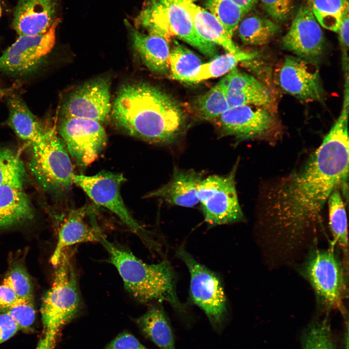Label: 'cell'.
Listing matches in <instances>:
<instances>
[{"instance_id": "cell-1", "label": "cell", "mask_w": 349, "mask_h": 349, "mask_svg": "<svg viewBox=\"0 0 349 349\" xmlns=\"http://www.w3.org/2000/svg\"><path fill=\"white\" fill-rule=\"evenodd\" d=\"M349 112L341 111L321 144L298 171L280 179L264 194L262 218L291 246L321 222L332 192L345 189L349 171Z\"/></svg>"}, {"instance_id": "cell-2", "label": "cell", "mask_w": 349, "mask_h": 349, "mask_svg": "<svg viewBox=\"0 0 349 349\" xmlns=\"http://www.w3.org/2000/svg\"><path fill=\"white\" fill-rule=\"evenodd\" d=\"M115 124L131 136L152 143L174 144L185 127L183 111L169 95L146 83L121 87L113 103Z\"/></svg>"}, {"instance_id": "cell-3", "label": "cell", "mask_w": 349, "mask_h": 349, "mask_svg": "<svg viewBox=\"0 0 349 349\" xmlns=\"http://www.w3.org/2000/svg\"><path fill=\"white\" fill-rule=\"evenodd\" d=\"M100 242L109 254V262L116 268L125 288L134 298L143 303L166 301L181 315L185 313L176 293L174 272L168 261L148 264L104 236Z\"/></svg>"}, {"instance_id": "cell-4", "label": "cell", "mask_w": 349, "mask_h": 349, "mask_svg": "<svg viewBox=\"0 0 349 349\" xmlns=\"http://www.w3.org/2000/svg\"><path fill=\"white\" fill-rule=\"evenodd\" d=\"M135 26L168 38L175 36L204 55L214 58L216 45L202 38L196 32L190 16L180 0H148L146 6L135 19Z\"/></svg>"}, {"instance_id": "cell-5", "label": "cell", "mask_w": 349, "mask_h": 349, "mask_svg": "<svg viewBox=\"0 0 349 349\" xmlns=\"http://www.w3.org/2000/svg\"><path fill=\"white\" fill-rule=\"evenodd\" d=\"M301 271L323 308L343 311V301L348 293V270L335 252V246L331 244L327 249H312Z\"/></svg>"}, {"instance_id": "cell-6", "label": "cell", "mask_w": 349, "mask_h": 349, "mask_svg": "<svg viewBox=\"0 0 349 349\" xmlns=\"http://www.w3.org/2000/svg\"><path fill=\"white\" fill-rule=\"evenodd\" d=\"M70 255L62 254L52 285L43 297L41 313L45 333L53 337L78 313L81 300Z\"/></svg>"}, {"instance_id": "cell-7", "label": "cell", "mask_w": 349, "mask_h": 349, "mask_svg": "<svg viewBox=\"0 0 349 349\" xmlns=\"http://www.w3.org/2000/svg\"><path fill=\"white\" fill-rule=\"evenodd\" d=\"M29 168L38 185L47 191L65 190L74 183L69 154L54 128L42 140L30 143Z\"/></svg>"}, {"instance_id": "cell-8", "label": "cell", "mask_w": 349, "mask_h": 349, "mask_svg": "<svg viewBox=\"0 0 349 349\" xmlns=\"http://www.w3.org/2000/svg\"><path fill=\"white\" fill-rule=\"evenodd\" d=\"M238 162L225 175H211L203 178L197 196L205 221L212 226L244 221L238 200L235 175Z\"/></svg>"}, {"instance_id": "cell-9", "label": "cell", "mask_w": 349, "mask_h": 349, "mask_svg": "<svg viewBox=\"0 0 349 349\" xmlns=\"http://www.w3.org/2000/svg\"><path fill=\"white\" fill-rule=\"evenodd\" d=\"M177 253L190 273L191 300L204 312L213 328L220 332L226 316L227 305L220 279L183 248H179Z\"/></svg>"}, {"instance_id": "cell-10", "label": "cell", "mask_w": 349, "mask_h": 349, "mask_svg": "<svg viewBox=\"0 0 349 349\" xmlns=\"http://www.w3.org/2000/svg\"><path fill=\"white\" fill-rule=\"evenodd\" d=\"M58 131L69 155L81 168L93 162L107 143V134L101 123L92 119L63 118Z\"/></svg>"}, {"instance_id": "cell-11", "label": "cell", "mask_w": 349, "mask_h": 349, "mask_svg": "<svg viewBox=\"0 0 349 349\" xmlns=\"http://www.w3.org/2000/svg\"><path fill=\"white\" fill-rule=\"evenodd\" d=\"M123 174L102 171L95 175L74 174L73 182L81 188L97 205L114 213L135 233H143V229L132 217L120 193L121 185L125 181Z\"/></svg>"}, {"instance_id": "cell-12", "label": "cell", "mask_w": 349, "mask_h": 349, "mask_svg": "<svg viewBox=\"0 0 349 349\" xmlns=\"http://www.w3.org/2000/svg\"><path fill=\"white\" fill-rule=\"evenodd\" d=\"M57 19L45 33L19 35L0 56V70L14 75H23L35 70L43 62L54 44Z\"/></svg>"}, {"instance_id": "cell-13", "label": "cell", "mask_w": 349, "mask_h": 349, "mask_svg": "<svg viewBox=\"0 0 349 349\" xmlns=\"http://www.w3.org/2000/svg\"><path fill=\"white\" fill-rule=\"evenodd\" d=\"M111 110L110 82L105 77L87 81L74 90L63 104V118L76 117L106 121Z\"/></svg>"}, {"instance_id": "cell-14", "label": "cell", "mask_w": 349, "mask_h": 349, "mask_svg": "<svg viewBox=\"0 0 349 349\" xmlns=\"http://www.w3.org/2000/svg\"><path fill=\"white\" fill-rule=\"evenodd\" d=\"M217 119L222 134L239 141L270 137L275 126L273 116L265 107L252 105L229 108Z\"/></svg>"}, {"instance_id": "cell-15", "label": "cell", "mask_w": 349, "mask_h": 349, "mask_svg": "<svg viewBox=\"0 0 349 349\" xmlns=\"http://www.w3.org/2000/svg\"><path fill=\"white\" fill-rule=\"evenodd\" d=\"M278 79L285 92L300 101H321L323 98L324 90L316 63L288 56L280 69Z\"/></svg>"}, {"instance_id": "cell-16", "label": "cell", "mask_w": 349, "mask_h": 349, "mask_svg": "<svg viewBox=\"0 0 349 349\" xmlns=\"http://www.w3.org/2000/svg\"><path fill=\"white\" fill-rule=\"evenodd\" d=\"M282 44L297 57L314 63L322 55L324 35L309 6H303L299 9L289 30L283 37Z\"/></svg>"}, {"instance_id": "cell-17", "label": "cell", "mask_w": 349, "mask_h": 349, "mask_svg": "<svg viewBox=\"0 0 349 349\" xmlns=\"http://www.w3.org/2000/svg\"><path fill=\"white\" fill-rule=\"evenodd\" d=\"M92 206H84L72 210L61 227L55 249L50 258L56 266L62 254L71 245L87 242H100L104 235L96 220Z\"/></svg>"}, {"instance_id": "cell-18", "label": "cell", "mask_w": 349, "mask_h": 349, "mask_svg": "<svg viewBox=\"0 0 349 349\" xmlns=\"http://www.w3.org/2000/svg\"><path fill=\"white\" fill-rule=\"evenodd\" d=\"M59 0H17L12 23L19 35L47 32L58 18Z\"/></svg>"}, {"instance_id": "cell-19", "label": "cell", "mask_w": 349, "mask_h": 349, "mask_svg": "<svg viewBox=\"0 0 349 349\" xmlns=\"http://www.w3.org/2000/svg\"><path fill=\"white\" fill-rule=\"evenodd\" d=\"M229 108L243 105L267 107L270 102L269 91L252 76L237 67L220 80Z\"/></svg>"}, {"instance_id": "cell-20", "label": "cell", "mask_w": 349, "mask_h": 349, "mask_svg": "<svg viewBox=\"0 0 349 349\" xmlns=\"http://www.w3.org/2000/svg\"><path fill=\"white\" fill-rule=\"evenodd\" d=\"M203 176L202 172L194 170L175 168L166 184L149 192L145 197L159 198L171 205L193 207L199 203L197 189Z\"/></svg>"}, {"instance_id": "cell-21", "label": "cell", "mask_w": 349, "mask_h": 349, "mask_svg": "<svg viewBox=\"0 0 349 349\" xmlns=\"http://www.w3.org/2000/svg\"><path fill=\"white\" fill-rule=\"evenodd\" d=\"M128 27L132 46L144 65L152 72L160 75L169 73L170 47L168 39L155 33L140 32L125 20Z\"/></svg>"}, {"instance_id": "cell-22", "label": "cell", "mask_w": 349, "mask_h": 349, "mask_svg": "<svg viewBox=\"0 0 349 349\" xmlns=\"http://www.w3.org/2000/svg\"><path fill=\"white\" fill-rule=\"evenodd\" d=\"M187 11L197 33L204 39L222 47L227 52L236 53L240 49L220 22L209 11L192 0H180Z\"/></svg>"}, {"instance_id": "cell-23", "label": "cell", "mask_w": 349, "mask_h": 349, "mask_svg": "<svg viewBox=\"0 0 349 349\" xmlns=\"http://www.w3.org/2000/svg\"><path fill=\"white\" fill-rule=\"evenodd\" d=\"M7 105V124L20 139L29 143L37 142L42 140L51 128L43 126L19 95H10Z\"/></svg>"}, {"instance_id": "cell-24", "label": "cell", "mask_w": 349, "mask_h": 349, "mask_svg": "<svg viewBox=\"0 0 349 349\" xmlns=\"http://www.w3.org/2000/svg\"><path fill=\"white\" fill-rule=\"evenodd\" d=\"M33 215L31 203L23 188L0 186V227L31 219Z\"/></svg>"}, {"instance_id": "cell-25", "label": "cell", "mask_w": 349, "mask_h": 349, "mask_svg": "<svg viewBox=\"0 0 349 349\" xmlns=\"http://www.w3.org/2000/svg\"><path fill=\"white\" fill-rule=\"evenodd\" d=\"M136 323L144 335L159 349H175L173 330L161 307H151Z\"/></svg>"}, {"instance_id": "cell-26", "label": "cell", "mask_w": 349, "mask_h": 349, "mask_svg": "<svg viewBox=\"0 0 349 349\" xmlns=\"http://www.w3.org/2000/svg\"><path fill=\"white\" fill-rule=\"evenodd\" d=\"M329 224L333 238L332 244L336 245L342 252L343 262L348 270V236L347 214L339 189H335L328 199Z\"/></svg>"}, {"instance_id": "cell-27", "label": "cell", "mask_w": 349, "mask_h": 349, "mask_svg": "<svg viewBox=\"0 0 349 349\" xmlns=\"http://www.w3.org/2000/svg\"><path fill=\"white\" fill-rule=\"evenodd\" d=\"M242 42L247 45L262 46L268 43L278 32L280 27L275 22L257 15L247 17L238 25Z\"/></svg>"}, {"instance_id": "cell-28", "label": "cell", "mask_w": 349, "mask_h": 349, "mask_svg": "<svg viewBox=\"0 0 349 349\" xmlns=\"http://www.w3.org/2000/svg\"><path fill=\"white\" fill-rule=\"evenodd\" d=\"M255 53L240 51L236 53L227 52L217 56L210 61L203 63L190 79L189 82H198L222 76L229 72L237 64L254 58Z\"/></svg>"}, {"instance_id": "cell-29", "label": "cell", "mask_w": 349, "mask_h": 349, "mask_svg": "<svg viewBox=\"0 0 349 349\" xmlns=\"http://www.w3.org/2000/svg\"><path fill=\"white\" fill-rule=\"evenodd\" d=\"M169 63L170 77L188 82L203 63L196 53L176 41L170 50Z\"/></svg>"}, {"instance_id": "cell-30", "label": "cell", "mask_w": 349, "mask_h": 349, "mask_svg": "<svg viewBox=\"0 0 349 349\" xmlns=\"http://www.w3.org/2000/svg\"><path fill=\"white\" fill-rule=\"evenodd\" d=\"M309 7L321 26L335 32L349 15L348 0H311Z\"/></svg>"}, {"instance_id": "cell-31", "label": "cell", "mask_w": 349, "mask_h": 349, "mask_svg": "<svg viewBox=\"0 0 349 349\" xmlns=\"http://www.w3.org/2000/svg\"><path fill=\"white\" fill-rule=\"evenodd\" d=\"M198 115L205 120L217 119L229 109L225 90L220 81L195 101Z\"/></svg>"}, {"instance_id": "cell-32", "label": "cell", "mask_w": 349, "mask_h": 349, "mask_svg": "<svg viewBox=\"0 0 349 349\" xmlns=\"http://www.w3.org/2000/svg\"><path fill=\"white\" fill-rule=\"evenodd\" d=\"M25 168L19 155L10 148L0 146V186L23 188Z\"/></svg>"}, {"instance_id": "cell-33", "label": "cell", "mask_w": 349, "mask_h": 349, "mask_svg": "<svg viewBox=\"0 0 349 349\" xmlns=\"http://www.w3.org/2000/svg\"><path fill=\"white\" fill-rule=\"evenodd\" d=\"M206 7L232 37L244 14L232 0H206Z\"/></svg>"}, {"instance_id": "cell-34", "label": "cell", "mask_w": 349, "mask_h": 349, "mask_svg": "<svg viewBox=\"0 0 349 349\" xmlns=\"http://www.w3.org/2000/svg\"><path fill=\"white\" fill-rule=\"evenodd\" d=\"M302 337V349H335L330 324L325 318L311 323Z\"/></svg>"}, {"instance_id": "cell-35", "label": "cell", "mask_w": 349, "mask_h": 349, "mask_svg": "<svg viewBox=\"0 0 349 349\" xmlns=\"http://www.w3.org/2000/svg\"><path fill=\"white\" fill-rule=\"evenodd\" d=\"M2 283L12 288L19 298L33 299L31 281L22 266L17 265L11 268Z\"/></svg>"}, {"instance_id": "cell-36", "label": "cell", "mask_w": 349, "mask_h": 349, "mask_svg": "<svg viewBox=\"0 0 349 349\" xmlns=\"http://www.w3.org/2000/svg\"><path fill=\"white\" fill-rule=\"evenodd\" d=\"M3 312L7 313L20 329H27L33 324L35 317L33 299L19 298Z\"/></svg>"}, {"instance_id": "cell-37", "label": "cell", "mask_w": 349, "mask_h": 349, "mask_svg": "<svg viewBox=\"0 0 349 349\" xmlns=\"http://www.w3.org/2000/svg\"><path fill=\"white\" fill-rule=\"evenodd\" d=\"M263 7L275 21L286 20L294 9L293 0H260Z\"/></svg>"}, {"instance_id": "cell-38", "label": "cell", "mask_w": 349, "mask_h": 349, "mask_svg": "<svg viewBox=\"0 0 349 349\" xmlns=\"http://www.w3.org/2000/svg\"><path fill=\"white\" fill-rule=\"evenodd\" d=\"M105 349H150L143 345L132 334L124 332L110 342Z\"/></svg>"}, {"instance_id": "cell-39", "label": "cell", "mask_w": 349, "mask_h": 349, "mask_svg": "<svg viewBox=\"0 0 349 349\" xmlns=\"http://www.w3.org/2000/svg\"><path fill=\"white\" fill-rule=\"evenodd\" d=\"M20 329L7 313L0 314V344L14 336Z\"/></svg>"}, {"instance_id": "cell-40", "label": "cell", "mask_w": 349, "mask_h": 349, "mask_svg": "<svg viewBox=\"0 0 349 349\" xmlns=\"http://www.w3.org/2000/svg\"><path fill=\"white\" fill-rule=\"evenodd\" d=\"M19 298L7 285H0V312H3L13 305Z\"/></svg>"}, {"instance_id": "cell-41", "label": "cell", "mask_w": 349, "mask_h": 349, "mask_svg": "<svg viewBox=\"0 0 349 349\" xmlns=\"http://www.w3.org/2000/svg\"><path fill=\"white\" fill-rule=\"evenodd\" d=\"M56 337L45 334L38 342L36 349H52L54 346Z\"/></svg>"}, {"instance_id": "cell-42", "label": "cell", "mask_w": 349, "mask_h": 349, "mask_svg": "<svg viewBox=\"0 0 349 349\" xmlns=\"http://www.w3.org/2000/svg\"><path fill=\"white\" fill-rule=\"evenodd\" d=\"M242 10L244 14L250 11L256 3L258 0H232Z\"/></svg>"}, {"instance_id": "cell-43", "label": "cell", "mask_w": 349, "mask_h": 349, "mask_svg": "<svg viewBox=\"0 0 349 349\" xmlns=\"http://www.w3.org/2000/svg\"><path fill=\"white\" fill-rule=\"evenodd\" d=\"M15 89V86L0 88V100L3 97L10 95Z\"/></svg>"}, {"instance_id": "cell-44", "label": "cell", "mask_w": 349, "mask_h": 349, "mask_svg": "<svg viewBox=\"0 0 349 349\" xmlns=\"http://www.w3.org/2000/svg\"><path fill=\"white\" fill-rule=\"evenodd\" d=\"M1 13H2V9H1V6H0V16H1Z\"/></svg>"}, {"instance_id": "cell-45", "label": "cell", "mask_w": 349, "mask_h": 349, "mask_svg": "<svg viewBox=\"0 0 349 349\" xmlns=\"http://www.w3.org/2000/svg\"></svg>"}]
</instances>
